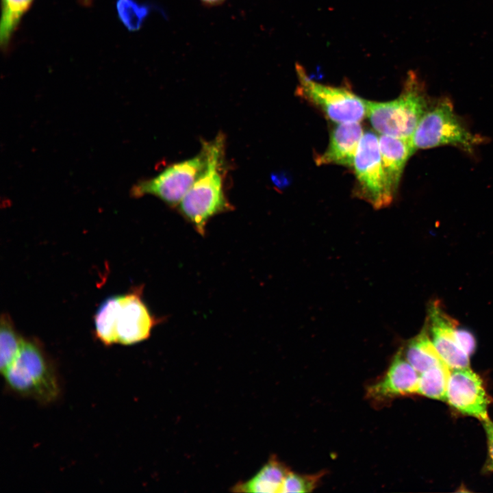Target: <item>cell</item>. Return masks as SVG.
Masks as SVG:
<instances>
[{"instance_id":"52a82bcc","label":"cell","mask_w":493,"mask_h":493,"mask_svg":"<svg viewBox=\"0 0 493 493\" xmlns=\"http://www.w3.org/2000/svg\"><path fill=\"white\" fill-rule=\"evenodd\" d=\"M205 163L203 147L196 156L168 166L154 177L138 181L131 190L133 197L152 194L171 206L181 202Z\"/></svg>"},{"instance_id":"ac0fdd59","label":"cell","mask_w":493,"mask_h":493,"mask_svg":"<svg viewBox=\"0 0 493 493\" xmlns=\"http://www.w3.org/2000/svg\"><path fill=\"white\" fill-rule=\"evenodd\" d=\"M33 0H2V14L0 25L1 45H6L23 14Z\"/></svg>"},{"instance_id":"2e32d148","label":"cell","mask_w":493,"mask_h":493,"mask_svg":"<svg viewBox=\"0 0 493 493\" xmlns=\"http://www.w3.org/2000/svg\"><path fill=\"white\" fill-rule=\"evenodd\" d=\"M451 370L443 362L420 373L418 394L431 399L446 401Z\"/></svg>"},{"instance_id":"9a60e30c","label":"cell","mask_w":493,"mask_h":493,"mask_svg":"<svg viewBox=\"0 0 493 493\" xmlns=\"http://www.w3.org/2000/svg\"><path fill=\"white\" fill-rule=\"evenodd\" d=\"M405 357L418 373L444 362L426 329H423L409 342Z\"/></svg>"},{"instance_id":"ba28073f","label":"cell","mask_w":493,"mask_h":493,"mask_svg":"<svg viewBox=\"0 0 493 493\" xmlns=\"http://www.w3.org/2000/svg\"><path fill=\"white\" fill-rule=\"evenodd\" d=\"M142 287L115 296L114 323L117 343L131 345L147 340L160 322L142 299Z\"/></svg>"},{"instance_id":"e0dca14e","label":"cell","mask_w":493,"mask_h":493,"mask_svg":"<svg viewBox=\"0 0 493 493\" xmlns=\"http://www.w3.org/2000/svg\"><path fill=\"white\" fill-rule=\"evenodd\" d=\"M0 329V369L3 374L16 357L24 339L7 314L1 316Z\"/></svg>"},{"instance_id":"9c48e42d","label":"cell","mask_w":493,"mask_h":493,"mask_svg":"<svg viewBox=\"0 0 493 493\" xmlns=\"http://www.w3.org/2000/svg\"><path fill=\"white\" fill-rule=\"evenodd\" d=\"M446 401L464 414L482 421L489 419L488 396L481 378L470 368L451 370Z\"/></svg>"},{"instance_id":"7402d4cb","label":"cell","mask_w":493,"mask_h":493,"mask_svg":"<svg viewBox=\"0 0 493 493\" xmlns=\"http://www.w3.org/2000/svg\"><path fill=\"white\" fill-rule=\"evenodd\" d=\"M488 445V461L486 467L489 470H493V422L489 419L483 421Z\"/></svg>"},{"instance_id":"5bb4252c","label":"cell","mask_w":493,"mask_h":493,"mask_svg":"<svg viewBox=\"0 0 493 493\" xmlns=\"http://www.w3.org/2000/svg\"><path fill=\"white\" fill-rule=\"evenodd\" d=\"M290 469L275 456L269 460L250 479L239 482L233 492L247 493L281 492L283 482Z\"/></svg>"},{"instance_id":"ffe728a7","label":"cell","mask_w":493,"mask_h":493,"mask_svg":"<svg viewBox=\"0 0 493 493\" xmlns=\"http://www.w3.org/2000/svg\"><path fill=\"white\" fill-rule=\"evenodd\" d=\"M322 476V473L309 475L290 471L283 482L281 492H310L317 487Z\"/></svg>"},{"instance_id":"4fadbf2b","label":"cell","mask_w":493,"mask_h":493,"mask_svg":"<svg viewBox=\"0 0 493 493\" xmlns=\"http://www.w3.org/2000/svg\"><path fill=\"white\" fill-rule=\"evenodd\" d=\"M381 163L391 192L395 194L405 164L416 151L409 139L386 135L379 136Z\"/></svg>"},{"instance_id":"7c38bea8","label":"cell","mask_w":493,"mask_h":493,"mask_svg":"<svg viewBox=\"0 0 493 493\" xmlns=\"http://www.w3.org/2000/svg\"><path fill=\"white\" fill-rule=\"evenodd\" d=\"M364 133L360 122L337 123L331 131L327 149L315 158L316 164L353 167Z\"/></svg>"},{"instance_id":"277c9868","label":"cell","mask_w":493,"mask_h":493,"mask_svg":"<svg viewBox=\"0 0 493 493\" xmlns=\"http://www.w3.org/2000/svg\"><path fill=\"white\" fill-rule=\"evenodd\" d=\"M409 140L415 151L453 145L471 152L482 142L462 124L447 98L431 104Z\"/></svg>"},{"instance_id":"44dd1931","label":"cell","mask_w":493,"mask_h":493,"mask_svg":"<svg viewBox=\"0 0 493 493\" xmlns=\"http://www.w3.org/2000/svg\"><path fill=\"white\" fill-rule=\"evenodd\" d=\"M455 340L460 348L470 357L475 351L476 340L473 334L468 329L455 328Z\"/></svg>"},{"instance_id":"d6986e66","label":"cell","mask_w":493,"mask_h":493,"mask_svg":"<svg viewBox=\"0 0 493 493\" xmlns=\"http://www.w3.org/2000/svg\"><path fill=\"white\" fill-rule=\"evenodd\" d=\"M116 9L121 22L129 31L138 30L150 12V7L135 0H118Z\"/></svg>"},{"instance_id":"603a6c76","label":"cell","mask_w":493,"mask_h":493,"mask_svg":"<svg viewBox=\"0 0 493 493\" xmlns=\"http://www.w3.org/2000/svg\"><path fill=\"white\" fill-rule=\"evenodd\" d=\"M203 4L210 6H214L219 5L223 3L225 0H200Z\"/></svg>"},{"instance_id":"7a4b0ae2","label":"cell","mask_w":493,"mask_h":493,"mask_svg":"<svg viewBox=\"0 0 493 493\" xmlns=\"http://www.w3.org/2000/svg\"><path fill=\"white\" fill-rule=\"evenodd\" d=\"M2 375L6 388L12 393L40 405L53 403L60 396L56 367L36 340H23L16 357Z\"/></svg>"},{"instance_id":"5b68a950","label":"cell","mask_w":493,"mask_h":493,"mask_svg":"<svg viewBox=\"0 0 493 493\" xmlns=\"http://www.w3.org/2000/svg\"><path fill=\"white\" fill-rule=\"evenodd\" d=\"M297 96L318 108L337 123L361 122L366 116V100L344 87L320 84L311 79L304 68L296 65Z\"/></svg>"},{"instance_id":"8fae6325","label":"cell","mask_w":493,"mask_h":493,"mask_svg":"<svg viewBox=\"0 0 493 493\" xmlns=\"http://www.w3.org/2000/svg\"><path fill=\"white\" fill-rule=\"evenodd\" d=\"M433 343L442 360L452 369L469 368V356L460 348L455 337L456 323L438 304L429 311Z\"/></svg>"},{"instance_id":"8992f818","label":"cell","mask_w":493,"mask_h":493,"mask_svg":"<svg viewBox=\"0 0 493 493\" xmlns=\"http://www.w3.org/2000/svg\"><path fill=\"white\" fill-rule=\"evenodd\" d=\"M356 178L354 193L375 209L388 207L393 201L383 171L379 137L366 131L360 140L352 167Z\"/></svg>"},{"instance_id":"30bf717a","label":"cell","mask_w":493,"mask_h":493,"mask_svg":"<svg viewBox=\"0 0 493 493\" xmlns=\"http://www.w3.org/2000/svg\"><path fill=\"white\" fill-rule=\"evenodd\" d=\"M419 376L400 351L383 375L368 386L367 398L373 402L383 403L398 396L418 393Z\"/></svg>"},{"instance_id":"3957f363","label":"cell","mask_w":493,"mask_h":493,"mask_svg":"<svg viewBox=\"0 0 493 493\" xmlns=\"http://www.w3.org/2000/svg\"><path fill=\"white\" fill-rule=\"evenodd\" d=\"M431 104L422 82L410 72L396 99L383 102L366 100V116L380 135L409 139Z\"/></svg>"},{"instance_id":"6da1fadb","label":"cell","mask_w":493,"mask_h":493,"mask_svg":"<svg viewBox=\"0 0 493 493\" xmlns=\"http://www.w3.org/2000/svg\"><path fill=\"white\" fill-rule=\"evenodd\" d=\"M205 163L194 184L179 203L181 214L201 236L210 219L233 209L224 191L225 137L218 134L202 141Z\"/></svg>"}]
</instances>
